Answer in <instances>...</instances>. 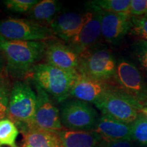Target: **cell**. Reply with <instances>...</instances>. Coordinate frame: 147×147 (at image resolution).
<instances>
[{"mask_svg":"<svg viewBox=\"0 0 147 147\" xmlns=\"http://www.w3.org/2000/svg\"><path fill=\"white\" fill-rule=\"evenodd\" d=\"M46 47L43 41H14L0 36V52L6 61V71L15 78H26L37 62L45 57Z\"/></svg>","mask_w":147,"mask_h":147,"instance_id":"1","label":"cell"},{"mask_svg":"<svg viewBox=\"0 0 147 147\" xmlns=\"http://www.w3.org/2000/svg\"><path fill=\"white\" fill-rule=\"evenodd\" d=\"M78 76L76 70L62 69L47 63H38L26 78L32 80L58 102H65Z\"/></svg>","mask_w":147,"mask_h":147,"instance_id":"2","label":"cell"},{"mask_svg":"<svg viewBox=\"0 0 147 147\" xmlns=\"http://www.w3.org/2000/svg\"><path fill=\"white\" fill-rule=\"evenodd\" d=\"M36 93L28 82L16 80L11 89L7 117L20 126L22 132L30 126L35 114Z\"/></svg>","mask_w":147,"mask_h":147,"instance_id":"3","label":"cell"},{"mask_svg":"<svg viewBox=\"0 0 147 147\" xmlns=\"http://www.w3.org/2000/svg\"><path fill=\"white\" fill-rule=\"evenodd\" d=\"M117 61L106 48L93 46L79 56L78 74L110 83L115 79Z\"/></svg>","mask_w":147,"mask_h":147,"instance_id":"4","label":"cell"},{"mask_svg":"<svg viewBox=\"0 0 147 147\" xmlns=\"http://www.w3.org/2000/svg\"><path fill=\"white\" fill-rule=\"evenodd\" d=\"M94 105L102 113L121 122L132 124L136 120L142 105L119 88L113 87Z\"/></svg>","mask_w":147,"mask_h":147,"instance_id":"5","label":"cell"},{"mask_svg":"<svg viewBox=\"0 0 147 147\" xmlns=\"http://www.w3.org/2000/svg\"><path fill=\"white\" fill-rule=\"evenodd\" d=\"M50 27L29 19L8 18L0 21V36L8 40L43 41L54 38Z\"/></svg>","mask_w":147,"mask_h":147,"instance_id":"6","label":"cell"},{"mask_svg":"<svg viewBox=\"0 0 147 147\" xmlns=\"http://www.w3.org/2000/svg\"><path fill=\"white\" fill-rule=\"evenodd\" d=\"M63 126L72 131L93 130L99 115L89 103L74 99L65 101L60 110Z\"/></svg>","mask_w":147,"mask_h":147,"instance_id":"7","label":"cell"},{"mask_svg":"<svg viewBox=\"0 0 147 147\" xmlns=\"http://www.w3.org/2000/svg\"><path fill=\"white\" fill-rule=\"evenodd\" d=\"M114 80L119 89L140 104L147 102V83L139 69L129 60L121 58L117 61Z\"/></svg>","mask_w":147,"mask_h":147,"instance_id":"8","label":"cell"},{"mask_svg":"<svg viewBox=\"0 0 147 147\" xmlns=\"http://www.w3.org/2000/svg\"><path fill=\"white\" fill-rule=\"evenodd\" d=\"M36 89V105L33 121L28 128H37L53 132L63 129L60 111L51 96L39 86Z\"/></svg>","mask_w":147,"mask_h":147,"instance_id":"9","label":"cell"},{"mask_svg":"<svg viewBox=\"0 0 147 147\" xmlns=\"http://www.w3.org/2000/svg\"><path fill=\"white\" fill-rule=\"evenodd\" d=\"M92 16L93 13L91 12L84 14L63 12L58 14L55 18L49 25V27L52 29L55 35L71 43L77 38Z\"/></svg>","mask_w":147,"mask_h":147,"instance_id":"10","label":"cell"},{"mask_svg":"<svg viewBox=\"0 0 147 147\" xmlns=\"http://www.w3.org/2000/svg\"><path fill=\"white\" fill-rule=\"evenodd\" d=\"M100 12L103 38L112 45L119 44L131 31V16L129 14Z\"/></svg>","mask_w":147,"mask_h":147,"instance_id":"11","label":"cell"},{"mask_svg":"<svg viewBox=\"0 0 147 147\" xmlns=\"http://www.w3.org/2000/svg\"><path fill=\"white\" fill-rule=\"evenodd\" d=\"M45 57L46 63L66 70H76L79 65V55L69 46L54 39L47 43Z\"/></svg>","mask_w":147,"mask_h":147,"instance_id":"12","label":"cell"},{"mask_svg":"<svg viewBox=\"0 0 147 147\" xmlns=\"http://www.w3.org/2000/svg\"><path fill=\"white\" fill-rule=\"evenodd\" d=\"M113 87L108 82L78 74L70 91V95L77 100L95 104Z\"/></svg>","mask_w":147,"mask_h":147,"instance_id":"13","label":"cell"},{"mask_svg":"<svg viewBox=\"0 0 147 147\" xmlns=\"http://www.w3.org/2000/svg\"><path fill=\"white\" fill-rule=\"evenodd\" d=\"M93 131L106 142L131 140V124L103 115L99 117Z\"/></svg>","mask_w":147,"mask_h":147,"instance_id":"14","label":"cell"},{"mask_svg":"<svg viewBox=\"0 0 147 147\" xmlns=\"http://www.w3.org/2000/svg\"><path fill=\"white\" fill-rule=\"evenodd\" d=\"M93 16L87 22L75 40L69 43L70 47L79 56L95 45L102 36L100 11H93Z\"/></svg>","mask_w":147,"mask_h":147,"instance_id":"15","label":"cell"},{"mask_svg":"<svg viewBox=\"0 0 147 147\" xmlns=\"http://www.w3.org/2000/svg\"><path fill=\"white\" fill-rule=\"evenodd\" d=\"M57 134L63 147H98L102 141L100 136L93 130H62Z\"/></svg>","mask_w":147,"mask_h":147,"instance_id":"16","label":"cell"},{"mask_svg":"<svg viewBox=\"0 0 147 147\" xmlns=\"http://www.w3.org/2000/svg\"><path fill=\"white\" fill-rule=\"evenodd\" d=\"M23 134V141L21 147H63L57 132L29 128Z\"/></svg>","mask_w":147,"mask_h":147,"instance_id":"17","label":"cell"},{"mask_svg":"<svg viewBox=\"0 0 147 147\" xmlns=\"http://www.w3.org/2000/svg\"><path fill=\"white\" fill-rule=\"evenodd\" d=\"M61 7V3L55 0L39 1L28 12L29 20L47 26L58 15Z\"/></svg>","mask_w":147,"mask_h":147,"instance_id":"18","label":"cell"},{"mask_svg":"<svg viewBox=\"0 0 147 147\" xmlns=\"http://www.w3.org/2000/svg\"><path fill=\"white\" fill-rule=\"evenodd\" d=\"M87 5L91 12L104 11L129 14L131 0H95L87 2Z\"/></svg>","mask_w":147,"mask_h":147,"instance_id":"19","label":"cell"},{"mask_svg":"<svg viewBox=\"0 0 147 147\" xmlns=\"http://www.w3.org/2000/svg\"><path fill=\"white\" fill-rule=\"evenodd\" d=\"M19 134L18 127L9 119L0 121V146L18 147L16 139Z\"/></svg>","mask_w":147,"mask_h":147,"instance_id":"20","label":"cell"},{"mask_svg":"<svg viewBox=\"0 0 147 147\" xmlns=\"http://www.w3.org/2000/svg\"><path fill=\"white\" fill-rule=\"evenodd\" d=\"M131 140L142 147H147V119L142 113L131 124Z\"/></svg>","mask_w":147,"mask_h":147,"instance_id":"21","label":"cell"},{"mask_svg":"<svg viewBox=\"0 0 147 147\" xmlns=\"http://www.w3.org/2000/svg\"><path fill=\"white\" fill-rule=\"evenodd\" d=\"M12 86L8 76L1 73L0 75V121L7 117Z\"/></svg>","mask_w":147,"mask_h":147,"instance_id":"22","label":"cell"},{"mask_svg":"<svg viewBox=\"0 0 147 147\" xmlns=\"http://www.w3.org/2000/svg\"><path fill=\"white\" fill-rule=\"evenodd\" d=\"M38 1L37 0H5L3 3L11 12L25 13L29 12Z\"/></svg>","mask_w":147,"mask_h":147,"instance_id":"23","label":"cell"},{"mask_svg":"<svg viewBox=\"0 0 147 147\" xmlns=\"http://www.w3.org/2000/svg\"><path fill=\"white\" fill-rule=\"evenodd\" d=\"M131 33L140 39L147 41V16H131Z\"/></svg>","mask_w":147,"mask_h":147,"instance_id":"24","label":"cell"},{"mask_svg":"<svg viewBox=\"0 0 147 147\" xmlns=\"http://www.w3.org/2000/svg\"><path fill=\"white\" fill-rule=\"evenodd\" d=\"M133 53L140 65L147 73V41L139 39L133 45Z\"/></svg>","mask_w":147,"mask_h":147,"instance_id":"25","label":"cell"},{"mask_svg":"<svg viewBox=\"0 0 147 147\" xmlns=\"http://www.w3.org/2000/svg\"><path fill=\"white\" fill-rule=\"evenodd\" d=\"M129 14L132 16H147V0H131Z\"/></svg>","mask_w":147,"mask_h":147,"instance_id":"26","label":"cell"},{"mask_svg":"<svg viewBox=\"0 0 147 147\" xmlns=\"http://www.w3.org/2000/svg\"><path fill=\"white\" fill-rule=\"evenodd\" d=\"M98 147H134L132 140L113 141V142H106L102 140Z\"/></svg>","mask_w":147,"mask_h":147,"instance_id":"27","label":"cell"},{"mask_svg":"<svg viewBox=\"0 0 147 147\" xmlns=\"http://www.w3.org/2000/svg\"><path fill=\"white\" fill-rule=\"evenodd\" d=\"M141 113H142L147 119V102L145 103L144 104H142V108H141Z\"/></svg>","mask_w":147,"mask_h":147,"instance_id":"28","label":"cell"},{"mask_svg":"<svg viewBox=\"0 0 147 147\" xmlns=\"http://www.w3.org/2000/svg\"><path fill=\"white\" fill-rule=\"evenodd\" d=\"M1 55H0V75L2 73L3 67V59Z\"/></svg>","mask_w":147,"mask_h":147,"instance_id":"29","label":"cell"}]
</instances>
